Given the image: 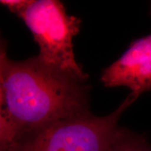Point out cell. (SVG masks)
Here are the masks:
<instances>
[{
	"label": "cell",
	"instance_id": "6da1fadb",
	"mask_svg": "<svg viewBox=\"0 0 151 151\" xmlns=\"http://www.w3.org/2000/svg\"><path fill=\"white\" fill-rule=\"evenodd\" d=\"M88 86L46 67L37 56L23 61L0 51V148L58 120L88 112Z\"/></svg>",
	"mask_w": 151,
	"mask_h": 151
},
{
	"label": "cell",
	"instance_id": "7a4b0ae2",
	"mask_svg": "<svg viewBox=\"0 0 151 151\" xmlns=\"http://www.w3.org/2000/svg\"><path fill=\"white\" fill-rule=\"evenodd\" d=\"M138 97L131 92L106 116L88 111L58 120L22 138L7 151H109L120 128L119 119Z\"/></svg>",
	"mask_w": 151,
	"mask_h": 151
},
{
	"label": "cell",
	"instance_id": "3957f363",
	"mask_svg": "<svg viewBox=\"0 0 151 151\" xmlns=\"http://www.w3.org/2000/svg\"><path fill=\"white\" fill-rule=\"evenodd\" d=\"M39 46L37 56L46 67L86 82L88 75L76 61L73 38L80 32L81 19L69 16L61 1L31 0L17 15Z\"/></svg>",
	"mask_w": 151,
	"mask_h": 151
},
{
	"label": "cell",
	"instance_id": "277c9868",
	"mask_svg": "<svg viewBox=\"0 0 151 151\" xmlns=\"http://www.w3.org/2000/svg\"><path fill=\"white\" fill-rule=\"evenodd\" d=\"M101 81L106 88L127 87L139 97L151 90V34L134 41L116 62L104 69Z\"/></svg>",
	"mask_w": 151,
	"mask_h": 151
},
{
	"label": "cell",
	"instance_id": "5b68a950",
	"mask_svg": "<svg viewBox=\"0 0 151 151\" xmlns=\"http://www.w3.org/2000/svg\"><path fill=\"white\" fill-rule=\"evenodd\" d=\"M109 151H151V144L143 136L120 127Z\"/></svg>",
	"mask_w": 151,
	"mask_h": 151
},
{
	"label": "cell",
	"instance_id": "8992f818",
	"mask_svg": "<svg viewBox=\"0 0 151 151\" xmlns=\"http://www.w3.org/2000/svg\"><path fill=\"white\" fill-rule=\"evenodd\" d=\"M31 0H1L0 2L6 6L11 12L18 15L29 4Z\"/></svg>",
	"mask_w": 151,
	"mask_h": 151
}]
</instances>
